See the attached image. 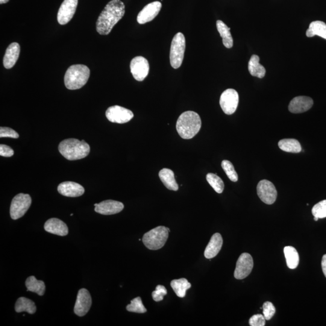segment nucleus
<instances>
[{
	"instance_id": "obj_1",
	"label": "nucleus",
	"mask_w": 326,
	"mask_h": 326,
	"mask_svg": "<svg viewBox=\"0 0 326 326\" xmlns=\"http://www.w3.org/2000/svg\"><path fill=\"white\" fill-rule=\"evenodd\" d=\"M125 13L124 4L120 0L108 3L100 15L96 22V31L100 35H107L112 31Z\"/></svg>"
},
{
	"instance_id": "obj_2",
	"label": "nucleus",
	"mask_w": 326,
	"mask_h": 326,
	"mask_svg": "<svg viewBox=\"0 0 326 326\" xmlns=\"http://www.w3.org/2000/svg\"><path fill=\"white\" fill-rule=\"evenodd\" d=\"M202 122L199 114L194 111L181 114L177 120L176 128L182 139H191L200 131Z\"/></svg>"
},
{
	"instance_id": "obj_3",
	"label": "nucleus",
	"mask_w": 326,
	"mask_h": 326,
	"mask_svg": "<svg viewBox=\"0 0 326 326\" xmlns=\"http://www.w3.org/2000/svg\"><path fill=\"white\" fill-rule=\"evenodd\" d=\"M59 151L63 157L69 160L82 159L89 155L90 147L84 140L66 139L59 145Z\"/></svg>"
},
{
	"instance_id": "obj_4",
	"label": "nucleus",
	"mask_w": 326,
	"mask_h": 326,
	"mask_svg": "<svg viewBox=\"0 0 326 326\" xmlns=\"http://www.w3.org/2000/svg\"><path fill=\"white\" fill-rule=\"evenodd\" d=\"M90 70L84 65H73L67 70L64 77L67 89L75 90L81 89L90 78Z\"/></svg>"
},
{
	"instance_id": "obj_5",
	"label": "nucleus",
	"mask_w": 326,
	"mask_h": 326,
	"mask_svg": "<svg viewBox=\"0 0 326 326\" xmlns=\"http://www.w3.org/2000/svg\"><path fill=\"white\" fill-rule=\"evenodd\" d=\"M168 236L167 228L159 226L144 234L142 240L147 248L151 250H158L165 245Z\"/></svg>"
},
{
	"instance_id": "obj_6",
	"label": "nucleus",
	"mask_w": 326,
	"mask_h": 326,
	"mask_svg": "<svg viewBox=\"0 0 326 326\" xmlns=\"http://www.w3.org/2000/svg\"><path fill=\"white\" fill-rule=\"evenodd\" d=\"M186 39L184 35L179 32L173 37L170 51V65L173 69L180 68L184 60Z\"/></svg>"
},
{
	"instance_id": "obj_7",
	"label": "nucleus",
	"mask_w": 326,
	"mask_h": 326,
	"mask_svg": "<svg viewBox=\"0 0 326 326\" xmlns=\"http://www.w3.org/2000/svg\"><path fill=\"white\" fill-rule=\"evenodd\" d=\"M32 204V198L28 194L20 193L15 196L11 202V218L17 220L25 215Z\"/></svg>"
},
{
	"instance_id": "obj_8",
	"label": "nucleus",
	"mask_w": 326,
	"mask_h": 326,
	"mask_svg": "<svg viewBox=\"0 0 326 326\" xmlns=\"http://www.w3.org/2000/svg\"><path fill=\"white\" fill-rule=\"evenodd\" d=\"M239 95L234 89H227L222 93L220 98V105L224 113L231 115L236 111L239 104Z\"/></svg>"
},
{
	"instance_id": "obj_9",
	"label": "nucleus",
	"mask_w": 326,
	"mask_h": 326,
	"mask_svg": "<svg viewBox=\"0 0 326 326\" xmlns=\"http://www.w3.org/2000/svg\"><path fill=\"white\" fill-rule=\"evenodd\" d=\"M106 117L111 122L123 124L130 121L134 117V114L128 109L115 105L108 108Z\"/></svg>"
},
{
	"instance_id": "obj_10",
	"label": "nucleus",
	"mask_w": 326,
	"mask_h": 326,
	"mask_svg": "<svg viewBox=\"0 0 326 326\" xmlns=\"http://www.w3.org/2000/svg\"><path fill=\"white\" fill-rule=\"evenodd\" d=\"M257 192L258 197L266 204H274L277 197V192L274 185L271 181L266 180L260 181L258 183Z\"/></svg>"
},
{
	"instance_id": "obj_11",
	"label": "nucleus",
	"mask_w": 326,
	"mask_h": 326,
	"mask_svg": "<svg viewBox=\"0 0 326 326\" xmlns=\"http://www.w3.org/2000/svg\"><path fill=\"white\" fill-rule=\"evenodd\" d=\"M254 262L251 255L248 253H243L240 255L237 261L234 276L237 280H243L251 274L253 268Z\"/></svg>"
},
{
	"instance_id": "obj_12",
	"label": "nucleus",
	"mask_w": 326,
	"mask_h": 326,
	"mask_svg": "<svg viewBox=\"0 0 326 326\" xmlns=\"http://www.w3.org/2000/svg\"><path fill=\"white\" fill-rule=\"evenodd\" d=\"M132 75L137 81H143L149 72L148 61L143 57H137L132 60L130 64Z\"/></svg>"
},
{
	"instance_id": "obj_13",
	"label": "nucleus",
	"mask_w": 326,
	"mask_h": 326,
	"mask_svg": "<svg viewBox=\"0 0 326 326\" xmlns=\"http://www.w3.org/2000/svg\"><path fill=\"white\" fill-rule=\"evenodd\" d=\"M92 304L90 293L86 289L79 290L75 303L74 312L79 316H83L89 312Z\"/></svg>"
},
{
	"instance_id": "obj_14",
	"label": "nucleus",
	"mask_w": 326,
	"mask_h": 326,
	"mask_svg": "<svg viewBox=\"0 0 326 326\" xmlns=\"http://www.w3.org/2000/svg\"><path fill=\"white\" fill-rule=\"evenodd\" d=\"M78 0H64L59 10L57 20L61 25L67 24L72 19L77 8Z\"/></svg>"
},
{
	"instance_id": "obj_15",
	"label": "nucleus",
	"mask_w": 326,
	"mask_h": 326,
	"mask_svg": "<svg viewBox=\"0 0 326 326\" xmlns=\"http://www.w3.org/2000/svg\"><path fill=\"white\" fill-rule=\"evenodd\" d=\"M161 7L162 5L160 2H152L146 5L138 15V23L140 25H144L151 22L159 14Z\"/></svg>"
},
{
	"instance_id": "obj_16",
	"label": "nucleus",
	"mask_w": 326,
	"mask_h": 326,
	"mask_svg": "<svg viewBox=\"0 0 326 326\" xmlns=\"http://www.w3.org/2000/svg\"><path fill=\"white\" fill-rule=\"evenodd\" d=\"M58 192L67 197H79L85 192L83 186L72 181H66L61 183L58 187Z\"/></svg>"
},
{
	"instance_id": "obj_17",
	"label": "nucleus",
	"mask_w": 326,
	"mask_h": 326,
	"mask_svg": "<svg viewBox=\"0 0 326 326\" xmlns=\"http://www.w3.org/2000/svg\"><path fill=\"white\" fill-rule=\"evenodd\" d=\"M95 206L96 212L104 215L119 213L124 208L122 202L114 200L102 201L101 203L95 204Z\"/></svg>"
},
{
	"instance_id": "obj_18",
	"label": "nucleus",
	"mask_w": 326,
	"mask_h": 326,
	"mask_svg": "<svg viewBox=\"0 0 326 326\" xmlns=\"http://www.w3.org/2000/svg\"><path fill=\"white\" fill-rule=\"evenodd\" d=\"M313 101L312 98L307 96H298L293 98L289 105L290 113L298 114L306 112L312 107Z\"/></svg>"
},
{
	"instance_id": "obj_19",
	"label": "nucleus",
	"mask_w": 326,
	"mask_h": 326,
	"mask_svg": "<svg viewBox=\"0 0 326 326\" xmlns=\"http://www.w3.org/2000/svg\"><path fill=\"white\" fill-rule=\"evenodd\" d=\"M45 229L48 233L65 236L69 233V228L66 223L57 218H51L46 221Z\"/></svg>"
},
{
	"instance_id": "obj_20",
	"label": "nucleus",
	"mask_w": 326,
	"mask_h": 326,
	"mask_svg": "<svg viewBox=\"0 0 326 326\" xmlns=\"http://www.w3.org/2000/svg\"><path fill=\"white\" fill-rule=\"evenodd\" d=\"M20 54L19 43H13L9 46L4 59V65L6 69H10L16 65Z\"/></svg>"
},
{
	"instance_id": "obj_21",
	"label": "nucleus",
	"mask_w": 326,
	"mask_h": 326,
	"mask_svg": "<svg viewBox=\"0 0 326 326\" xmlns=\"http://www.w3.org/2000/svg\"><path fill=\"white\" fill-rule=\"evenodd\" d=\"M222 244L223 239L221 235L219 233L214 234L205 249V257L210 259L216 256L221 251Z\"/></svg>"
},
{
	"instance_id": "obj_22",
	"label": "nucleus",
	"mask_w": 326,
	"mask_h": 326,
	"mask_svg": "<svg viewBox=\"0 0 326 326\" xmlns=\"http://www.w3.org/2000/svg\"><path fill=\"white\" fill-rule=\"evenodd\" d=\"M159 177L167 189L173 191L178 190V185L175 180L174 173L172 170L166 168L161 170Z\"/></svg>"
},
{
	"instance_id": "obj_23",
	"label": "nucleus",
	"mask_w": 326,
	"mask_h": 326,
	"mask_svg": "<svg viewBox=\"0 0 326 326\" xmlns=\"http://www.w3.org/2000/svg\"><path fill=\"white\" fill-rule=\"evenodd\" d=\"M260 58L257 55H252L248 63V70L252 76L262 79L266 74V70L259 63Z\"/></svg>"
},
{
	"instance_id": "obj_24",
	"label": "nucleus",
	"mask_w": 326,
	"mask_h": 326,
	"mask_svg": "<svg viewBox=\"0 0 326 326\" xmlns=\"http://www.w3.org/2000/svg\"><path fill=\"white\" fill-rule=\"evenodd\" d=\"M217 31L222 38L223 45L226 48L231 49L233 46V40L230 33L231 29L229 28L225 23L221 20L216 22Z\"/></svg>"
},
{
	"instance_id": "obj_25",
	"label": "nucleus",
	"mask_w": 326,
	"mask_h": 326,
	"mask_svg": "<svg viewBox=\"0 0 326 326\" xmlns=\"http://www.w3.org/2000/svg\"><path fill=\"white\" fill-rule=\"evenodd\" d=\"M26 286L28 291L37 293L40 296L45 294L46 285L45 282L42 280H38L34 276H31L26 281Z\"/></svg>"
},
{
	"instance_id": "obj_26",
	"label": "nucleus",
	"mask_w": 326,
	"mask_h": 326,
	"mask_svg": "<svg viewBox=\"0 0 326 326\" xmlns=\"http://www.w3.org/2000/svg\"><path fill=\"white\" fill-rule=\"evenodd\" d=\"M15 309L17 313L27 312L34 314L37 312V306L33 301L27 298L20 297L17 299Z\"/></svg>"
},
{
	"instance_id": "obj_27",
	"label": "nucleus",
	"mask_w": 326,
	"mask_h": 326,
	"mask_svg": "<svg viewBox=\"0 0 326 326\" xmlns=\"http://www.w3.org/2000/svg\"><path fill=\"white\" fill-rule=\"evenodd\" d=\"M318 36L326 40V25L321 21H315L310 23L306 31V36L309 38Z\"/></svg>"
},
{
	"instance_id": "obj_28",
	"label": "nucleus",
	"mask_w": 326,
	"mask_h": 326,
	"mask_svg": "<svg viewBox=\"0 0 326 326\" xmlns=\"http://www.w3.org/2000/svg\"><path fill=\"white\" fill-rule=\"evenodd\" d=\"M287 266L289 268L294 269L299 264V254L296 249L293 246H287L284 248Z\"/></svg>"
},
{
	"instance_id": "obj_29",
	"label": "nucleus",
	"mask_w": 326,
	"mask_h": 326,
	"mask_svg": "<svg viewBox=\"0 0 326 326\" xmlns=\"http://www.w3.org/2000/svg\"><path fill=\"white\" fill-rule=\"evenodd\" d=\"M170 285L174 290L176 295L180 298L184 297L186 296L187 290L190 289L192 286V284L188 281L187 279L184 278L172 280L170 283Z\"/></svg>"
},
{
	"instance_id": "obj_30",
	"label": "nucleus",
	"mask_w": 326,
	"mask_h": 326,
	"mask_svg": "<svg viewBox=\"0 0 326 326\" xmlns=\"http://www.w3.org/2000/svg\"><path fill=\"white\" fill-rule=\"evenodd\" d=\"M278 147L282 151L290 153H299L301 151V146L298 140L292 139L281 140Z\"/></svg>"
},
{
	"instance_id": "obj_31",
	"label": "nucleus",
	"mask_w": 326,
	"mask_h": 326,
	"mask_svg": "<svg viewBox=\"0 0 326 326\" xmlns=\"http://www.w3.org/2000/svg\"><path fill=\"white\" fill-rule=\"evenodd\" d=\"M208 183L217 193H222L224 189V183L222 179L212 173H208L206 176Z\"/></svg>"
},
{
	"instance_id": "obj_32",
	"label": "nucleus",
	"mask_w": 326,
	"mask_h": 326,
	"mask_svg": "<svg viewBox=\"0 0 326 326\" xmlns=\"http://www.w3.org/2000/svg\"><path fill=\"white\" fill-rule=\"evenodd\" d=\"M126 310L131 312L143 313L147 312V309L144 306L142 299L139 296L131 300V303L126 306Z\"/></svg>"
},
{
	"instance_id": "obj_33",
	"label": "nucleus",
	"mask_w": 326,
	"mask_h": 326,
	"mask_svg": "<svg viewBox=\"0 0 326 326\" xmlns=\"http://www.w3.org/2000/svg\"><path fill=\"white\" fill-rule=\"evenodd\" d=\"M221 166L228 178L231 181L237 182L238 180V175L236 170L234 169L233 164L228 160H224L222 161Z\"/></svg>"
},
{
	"instance_id": "obj_34",
	"label": "nucleus",
	"mask_w": 326,
	"mask_h": 326,
	"mask_svg": "<svg viewBox=\"0 0 326 326\" xmlns=\"http://www.w3.org/2000/svg\"><path fill=\"white\" fill-rule=\"evenodd\" d=\"M312 213L314 217L319 219L326 217V200H323L314 205L312 208Z\"/></svg>"
},
{
	"instance_id": "obj_35",
	"label": "nucleus",
	"mask_w": 326,
	"mask_h": 326,
	"mask_svg": "<svg viewBox=\"0 0 326 326\" xmlns=\"http://www.w3.org/2000/svg\"><path fill=\"white\" fill-rule=\"evenodd\" d=\"M263 313L266 320L271 319L275 313V308L269 301H266L263 305Z\"/></svg>"
},
{
	"instance_id": "obj_36",
	"label": "nucleus",
	"mask_w": 326,
	"mask_h": 326,
	"mask_svg": "<svg viewBox=\"0 0 326 326\" xmlns=\"http://www.w3.org/2000/svg\"><path fill=\"white\" fill-rule=\"evenodd\" d=\"M167 292L165 287L161 285H158L156 289L152 293V298L155 301H162L164 296L167 295Z\"/></svg>"
},
{
	"instance_id": "obj_37",
	"label": "nucleus",
	"mask_w": 326,
	"mask_h": 326,
	"mask_svg": "<svg viewBox=\"0 0 326 326\" xmlns=\"http://www.w3.org/2000/svg\"><path fill=\"white\" fill-rule=\"evenodd\" d=\"M249 323L251 326H264L266 324V319L262 314H257L251 317Z\"/></svg>"
},
{
	"instance_id": "obj_38",
	"label": "nucleus",
	"mask_w": 326,
	"mask_h": 326,
	"mask_svg": "<svg viewBox=\"0 0 326 326\" xmlns=\"http://www.w3.org/2000/svg\"><path fill=\"white\" fill-rule=\"evenodd\" d=\"M0 137H9L18 139L19 135L14 129L8 127L0 128Z\"/></svg>"
},
{
	"instance_id": "obj_39",
	"label": "nucleus",
	"mask_w": 326,
	"mask_h": 326,
	"mask_svg": "<svg viewBox=\"0 0 326 326\" xmlns=\"http://www.w3.org/2000/svg\"><path fill=\"white\" fill-rule=\"evenodd\" d=\"M14 154V150L12 149L11 147L5 145H0V155H1V156L11 157L13 156Z\"/></svg>"
},
{
	"instance_id": "obj_40",
	"label": "nucleus",
	"mask_w": 326,
	"mask_h": 326,
	"mask_svg": "<svg viewBox=\"0 0 326 326\" xmlns=\"http://www.w3.org/2000/svg\"><path fill=\"white\" fill-rule=\"evenodd\" d=\"M321 266L322 272L324 273L325 277H326V254L323 255L321 261Z\"/></svg>"
},
{
	"instance_id": "obj_41",
	"label": "nucleus",
	"mask_w": 326,
	"mask_h": 326,
	"mask_svg": "<svg viewBox=\"0 0 326 326\" xmlns=\"http://www.w3.org/2000/svg\"><path fill=\"white\" fill-rule=\"evenodd\" d=\"M10 0H0V4H7L8 2H9Z\"/></svg>"
},
{
	"instance_id": "obj_42",
	"label": "nucleus",
	"mask_w": 326,
	"mask_h": 326,
	"mask_svg": "<svg viewBox=\"0 0 326 326\" xmlns=\"http://www.w3.org/2000/svg\"><path fill=\"white\" fill-rule=\"evenodd\" d=\"M318 219L319 218H318V217H314V220H315V221H318Z\"/></svg>"
},
{
	"instance_id": "obj_43",
	"label": "nucleus",
	"mask_w": 326,
	"mask_h": 326,
	"mask_svg": "<svg viewBox=\"0 0 326 326\" xmlns=\"http://www.w3.org/2000/svg\"><path fill=\"white\" fill-rule=\"evenodd\" d=\"M167 230H168L169 232H170V229L167 228Z\"/></svg>"
}]
</instances>
